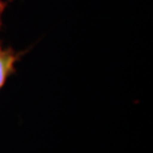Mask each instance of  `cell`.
<instances>
[{
	"label": "cell",
	"mask_w": 153,
	"mask_h": 153,
	"mask_svg": "<svg viewBox=\"0 0 153 153\" xmlns=\"http://www.w3.org/2000/svg\"><path fill=\"white\" fill-rule=\"evenodd\" d=\"M6 2L0 0V31L2 26V15L5 10ZM27 52L25 51H16L11 47L5 48L0 40V91L6 85L9 77L16 74V64L21 60L23 56Z\"/></svg>",
	"instance_id": "6da1fadb"
}]
</instances>
